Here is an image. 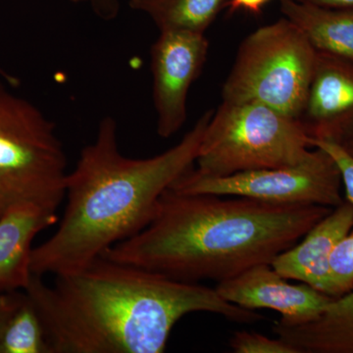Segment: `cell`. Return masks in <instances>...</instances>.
I'll use <instances>...</instances> for the list:
<instances>
[{
	"mask_svg": "<svg viewBox=\"0 0 353 353\" xmlns=\"http://www.w3.org/2000/svg\"><path fill=\"white\" fill-rule=\"evenodd\" d=\"M339 145L343 146V148L353 157V125L352 128L348 130V132L345 134V136L343 137V139H341Z\"/></svg>",
	"mask_w": 353,
	"mask_h": 353,
	"instance_id": "24",
	"label": "cell"
},
{
	"mask_svg": "<svg viewBox=\"0 0 353 353\" xmlns=\"http://www.w3.org/2000/svg\"><path fill=\"white\" fill-rule=\"evenodd\" d=\"M212 114L204 113L176 145L150 158L123 155L117 122L102 118L94 143L83 148L67 175L66 206L57 231L32 250V273H74L141 232L165 190L194 168Z\"/></svg>",
	"mask_w": 353,
	"mask_h": 353,
	"instance_id": "3",
	"label": "cell"
},
{
	"mask_svg": "<svg viewBox=\"0 0 353 353\" xmlns=\"http://www.w3.org/2000/svg\"><path fill=\"white\" fill-rule=\"evenodd\" d=\"M280 10L305 34L316 50L353 61V9L324 8L279 0Z\"/></svg>",
	"mask_w": 353,
	"mask_h": 353,
	"instance_id": "14",
	"label": "cell"
},
{
	"mask_svg": "<svg viewBox=\"0 0 353 353\" xmlns=\"http://www.w3.org/2000/svg\"><path fill=\"white\" fill-rule=\"evenodd\" d=\"M299 120L309 141L341 143L353 125V61L316 50L312 79Z\"/></svg>",
	"mask_w": 353,
	"mask_h": 353,
	"instance_id": "10",
	"label": "cell"
},
{
	"mask_svg": "<svg viewBox=\"0 0 353 353\" xmlns=\"http://www.w3.org/2000/svg\"><path fill=\"white\" fill-rule=\"evenodd\" d=\"M236 353H299L282 339H272L255 332L236 331L230 339Z\"/></svg>",
	"mask_w": 353,
	"mask_h": 353,
	"instance_id": "18",
	"label": "cell"
},
{
	"mask_svg": "<svg viewBox=\"0 0 353 353\" xmlns=\"http://www.w3.org/2000/svg\"><path fill=\"white\" fill-rule=\"evenodd\" d=\"M219 296L240 307L271 309L281 314L278 322L299 325L313 321L326 310L334 297L310 285H292L271 264H259L217 283Z\"/></svg>",
	"mask_w": 353,
	"mask_h": 353,
	"instance_id": "9",
	"label": "cell"
},
{
	"mask_svg": "<svg viewBox=\"0 0 353 353\" xmlns=\"http://www.w3.org/2000/svg\"><path fill=\"white\" fill-rule=\"evenodd\" d=\"M270 1L271 0H230L227 8H229L231 13L241 10L257 15Z\"/></svg>",
	"mask_w": 353,
	"mask_h": 353,
	"instance_id": "22",
	"label": "cell"
},
{
	"mask_svg": "<svg viewBox=\"0 0 353 353\" xmlns=\"http://www.w3.org/2000/svg\"><path fill=\"white\" fill-rule=\"evenodd\" d=\"M352 228L353 206L345 201L311 228L303 241L280 253L272 267L282 277L304 283L331 296L330 255Z\"/></svg>",
	"mask_w": 353,
	"mask_h": 353,
	"instance_id": "11",
	"label": "cell"
},
{
	"mask_svg": "<svg viewBox=\"0 0 353 353\" xmlns=\"http://www.w3.org/2000/svg\"><path fill=\"white\" fill-rule=\"evenodd\" d=\"M0 74H1V75L3 76L4 78H6V79L10 78V75H8V74L4 73V72L2 71V70H0Z\"/></svg>",
	"mask_w": 353,
	"mask_h": 353,
	"instance_id": "26",
	"label": "cell"
},
{
	"mask_svg": "<svg viewBox=\"0 0 353 353\" xmlns=\"http://www.w3.org/2000/svg\"><path fill=\"white\" fill-rule=\"evenodd\" d=\"M32 274L24 290L52 353H162L183 316L208 312L238 323L263 319L216 289L101 256L52 285Z\"/></svg>",
	"mask_w": 353,
	"mask_h": 353,
	"instance_id": "1",
	"label": "cell"
},
{
	"mask_svg": "<svg viewBox=\"0 0 353 353\" xmlns=\"http://www.w3.org/2000/svg\"><path fill=\"white\" fill-rule=\"evenodd\" d=\"M23 290L13 292H0V332L9 319L14 310L19 305L22 299Z\"/></svg>",
	"mask_w": 353,
	"mask_h": 353,
	"instance_id": "20",
	"label": "cell"
},
{
	"mask_svg": "<svg viewBox=\"0 0 353 353\" xmlns=\"http://www.w3.org/2000/svg\"><path fill=\"white\" fill-rule=\"evenodd\" d=\"M299 3L333 9H353V0H294Z\"/></svg>",
	"mask_w": 353,
	"mask_h": 353,
	"instance_id": "23",
	"label": "cell"
},
{
	"mask_svg": "<svg viewBox=\"0 0 353 353\" xmlns=\"http://www.w3.org/2000/svg\"><path fill=\"white\" fill-rule=\"evenodd\" d=\"M67 158L57 128L36 105L0 83V194L58 208Z\"/></svg>",
	"mask_w": 353,
	"mask_h": 353,
	"instance_id": "6",
	"label": "cell"
},
{
	"mask_svg": "<svg viewBox=\"0 0 353 353\" xmlns=\"http://www.w3.org/2000/svg\"><path fill=\"white\" fill-rule=\"evenodd\" d=\"M0 353H52L41 316L25 292L0 332Z\"/></svg>",
	"mask_w": 353,
	"mask_h": 353,
	"instance_id": "16",
	"label": "cell"
},
{
	"mask_svg": "<svg viewBox=\"0 0 353 353\" xmlns=\"http://www.w3.org/2000/svg\"><path fill=\"white\" fill-rule=\"evenodd\" d=\"M13 203H15V202L9 201L8 199L0 194V215L3 214L6 209L8 208L9 206L12 205Z\"/></svg>",
	"mask_w": 353,
	"mask_h": 353,
	"instance_id": "25",
	"label": "cell"
},
{
	"mask_svg": "<svg viewBox=\"0 0 353 353\" xmlns=\"http://www.w3.org/2000/svg\"><path fill=\"white\" fill-rule=\"evenodd\" d=\"M301 121L256 102L222 101L204 132L196 169L205 176L294 166L313 154Z\"/></svg>",
	"mask_w": 353,
	"mask_h": 353,
	"instance_id": "4",
	"label": "cell"
},
{
	"mask_svg": "<svg viewBox=\"0 0 353 353\" xmlns=\"http://www.w3.org/2000/svg\"><path fill=\"white\" fill-rule=\"evenodd\" d=\"M88 2L95 15L101 20L116 19L120 12V0H88Z\"/></svg>",
	"mask_w": 353,
	"mask_h": 353,
	"instance_id": "21",
	"label": "cell"
},
{
	"mask_svg": "<svg viewBox=\"0 0 353 353\" xmlns=\"http://www.w3.org/2000/svg\"><path fill=\"white\" fill-rule=\"evenodd\" d=\"M58 208L17 201L0 215V292L24 290L31 280L34 238L57 224Z\"/></svg>",
	"mask_w": 353,
	"mask_h": 353,
	"instance_id": "12",
	"label": "cell"
},
{
	"mask_svg": "<svg viewBox=\"0 0 353 353\" xmlns=\"http://www.w3.org/2000/svg\"><path fill=\"white\" fill-rule=\"evenodd\" d=\"M208 48L204 34L192 32H160L153 43V105L160 138H171L185 124L188 94L205 64Z\"/></svg>",
	"mask_w": 353,
	"mask_h": 353,
	"instance_id": "8",
	"label": "cell"
},
{
	"mask_svg": "<svg viewBox=\"0 0 353 353\" xmlns=\"http://www.w3.org/2000/svg\"><path fill=\"white\" fill-rule=\"evenodd\" d=\"M312 148H320L333 158L340 171L347 201L353 206V157L341 145L332 141H309Z\"/></svg>",
	"mask_w": 353,
	"mask_h": 353,
	"instance_id": "19",
	"label": "cell"
},
{
	"mask_svg": "<svg viewBox=\"0 0 353 353\" xmlns=\"http://www.w3.org/2000/svg\"><path fill=\"white\" fill-rule=\"evenodd\" d=\"M329 280L334 299L353 290V231L336 243L330 255Z\"/></svg>",
	"mask_w": 353,
	"mask_h": 353,
	"instance_id": "17",
	"label": "cell"
},
{
	"mask_svg": "<svg viewBox=\"0 0 353 353\" xmlns=\"http://www.w3.org/2000/svg\"><path fill=\"white\" fill-rule=\"evenodd\" d=\"M273 332L299 353H353V290L334 299L317 319L299 325L277 321Z\"/></svg>",
	"mask_w": 353,
	"mask_h": 353,
	"instance_id": "13",
	"label": "cell"
},
{
	"mask_svg": "<svg viewBox=\"0 0 353 353\" xmlns=\"http://www.w3.org/2000/svg\"><path fill=\"white\" fill-rule=\"evenodd\" d=\"M69 1L74 2V3H80V2H88V0H69Z\"/></svg>",
	"mask_w": 353,
	"mask_h": 353,
	"instance_id": "27",
	"label": "cell"
},
{
	"mask_svg": "<svg viewBox=\"0 0 353 353\" xmlns=\"http://www.w3.org/2000/svg\"><path fill=\"white\" fill-rule=\"evenodd\" d=\"M230 0H130L132 9L146 14L159 32L204 34Z\"/></svg>",
	"mask_w": 353,
	"mask_h": 353,
	"instance_id": "15",
	"label": "cell"
},
{
	"mask_svg": "<svg viewBox=\"0 0 353 353\" xmlns=\"http://www.w3.org/2000/svg\"><path fill=\"white\" fill-rule=\"evenodd\" d=\"M303 163L278 168L205 176L192 170L172 185L180 194L241 196L274 204H316L334 208L343 203L341 178L328 153L314 148Z\"/></svg>",
	"mask_w": 353,
	"mask_h": 353,
	"instance_id": "7",
	"label": "cell"
},
{
	"mask_svg": "<svg viewBox=\"0 0 353 353\" xmlns=\"http://www.w3.org/2000/svg\"><path fill=\"white\" fill-rule=\"evenodd\" d=\"M316 50L287 19L248 34L223 85V101L256 102L299 119L314 70Z\"/></svg>",
	"mask_w": 353,
	"mask_h": 353,
	"instance_id": "5",
	"label": "cell"
},
{
	"mask_svg": "<svg viewBox=\"0 0 353 353\" xmlns=\"http://www.w3.org/2000/svg\"><path fill=\"white\" fill-rule=\"evenodd\" d=\"M332 209L168 189L150 223L101 256L181 282L220 283L271 264Z\"/></svg>",
	"mask_w": 353,
	"mask_h": 353,
	"instance_id": "2",
	"label": "cell"
}]
</instances>
